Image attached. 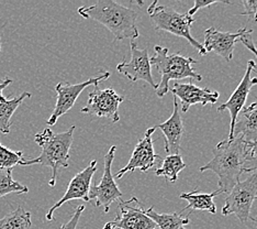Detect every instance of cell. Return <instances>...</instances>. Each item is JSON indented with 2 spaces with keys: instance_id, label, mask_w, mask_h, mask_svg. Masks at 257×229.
<instances>
[{
  "instance_id": "cell-34",
  "label": "cell",
  "mask_w": 257,
  "mask_h": 229,
  "mask_svg": "<svg viewBox=\"0 0 257 229\" xmlns=\"http://www.w3.org/2000/svg\"><path fill=\"white\" fill-rule=\"evenodd\" d=\"M252 220H255L257 222V218H252Z\"/></svg>"
},
{
  "instance_id": "cell-19",
  "label": "cell",
  "mask_w": 257,
  "mask_h": 229,
  "mask_svg": "<svg viewBox=\"0 0 257 229\" xmlns=\"http://www.w3.org/2000/svg\"><path fill=\"white\" fill-rule=\"evenodd\" d=\"M221 195L220 192L217 190L212 193H199V190H196L190 193H182L179 197L188 203L187 206L180 210V213H184V211L188 209H194V210H202V211H209L211 214L217 213V206L213 202V198L215 196Z\"/></svg>"
},
{
  "instance_id": "cell-18",
  "label": "cell",
  "mask_w": 257,
  "mask_h": 229,
  "mask_svg": "<svg viewBox=\"0 0 257 229\" xmlns=\"http://www.w3.org/2000/svg\"><path fill=\"white\" fill-rule=\"evenodd\" d=\"M233 137H241L246 142L257 141V102L239 111Z\"/></svg>"
},
{
  "instance_id": "cell-13",
  "label": "cell",
  "mask_w": 257,
  "mask_h": 229,
  "mask_svg": "<svg viewBox=\"0 0 257 229\" xmlns=\"http://www.w3.org/2000/svg\"><path fill=\"white\" fill-rule=\"evenodd\" d=\"M116 70L132 82L144 81L155 90L157 88V84L152 76L149 51L148 49H139L134 41H131V60L118 64Z\"/></svg>"
},
{
  "instance_id": "cell-33",
  "label": "cell",
  "mask_w": 257,
  "mask_h": 229,
  "mask_svg": "<svg viewBox=\"0 0 257 229\" xmlns=\"http://www.w3.org/2000/svg\"><path fill=\"white\" fill-rule=\"evenodd\" d=\"M0 53H2V43H0Z\"/></svg>"
},
{
  "instance_id": "cell-22",
  "label": "cell",
  "mask_w": 257,
  "mask_h": 229,
  "mask_svg": "<svg viewBox=\"0 0 257 229\" xmlns=\"http://www.w3.org/2000/svg\"><path fill=\"white\" fill-rule=\"evenodd\" d=\"M31 213L19 206L0 219V229H31Z\"/></svg>"
},
{
  "instance_id": "cell-31",
  "label": "cell",
  "mask_w": 257,
  "mask_h": 229,
  "mask_svg": "<svg viewBox=\"0 0 257 229\" xmlns=\"http://www.w3.org/2000/svg\"><path fill=\"white\" fill-rule=\"evenodd\" d=\"M11 83H13V80L9 79V78H5L4 80L0 81V98L4 97L3 91L5 90V88H7Z\"/></svg>"
},
{
  "instance_id": "cell-25",
  "label": "cell",
  "mask_w": 257,
  "mask_h": 229,
  "mask_svg": "<svg viewBox=\"0 0 257 229\" xmlns=\"http://www.w3.org/2000/svg\"><path fill=\"white\" fill-rule=\"evenodd\" d=\"M23 160L22 151H14L0 143V167L14 168Z\"/></svg>"
},
{
  "instance_id": "cell-23",
  "label": "cell",
  "mask_w": 257,
  "mask_h": 229,
  "mask_svg": "<svg viewBox=\"0 0 257 229\" xmlns=\"http://www.w3.org/2000/svg\"><path fill=\"white\" fill-rule=\"evenodd\" d=\"M185 168H187V164L184 162L182 156H167L163 161L161 168L157 169L155 173L157 176H164L167 181L175 183L178 179V174Z\"/></svg>"
},
{
  "instance_id": "cell-24",
  "label": "cell",
  "mask_w": 257,
  "mask_h": 229,
  "mask_svg": "<svg viewBox=\"0 0 257 229\" xmlns=\"http://www.w3.org/2000/svg\"><path fill=\"white\" fill-rule=\"evenodd\" d=\"M14 168H2L0 167V197L8 195V194H26L29 189L19 182L13 179Z\"/></svg>"
},
{
  "instance_id": "cell-28",
  "label": "cell",
  "mask_w": 257,
  "mask_h": 229,
  "mask_svg": "<svg viewBox=\"0 0 257 229\" xmlns=\"http://www.w3.org/2000/svg\"><path fill=\"white\" fill-rule=\"evenodd\" d=\"M244 11L242 16H247L249 19L257 22V0H242Z\"/></svg>"
},
{
  "instance_id": "cell-29",
  "label": "cell",
  "mask_w": 257,
  "mask_h": 229,
  "mask_svg": "<svg viewBox=\"0 0 257 229\" xmlns=\"http://www.w3.org/2000/svg\"><path fill=\"white\" fill-rule=\"evenodd\" d=\"M84 210H85V205H80V206H78L75 209L73 216L71 217V219H69L67 222H65V224H63L58 229H76L77 228L80 216H81V214H83Z\"/></svg>"
},
{
  "instance_id": "cell-2",
  "label": "cell",
  "mask_w": 257,
  "mask_h": 229,
  "mask_svg": "<svg viewBox=\"0 0 257 229\" xmlns=\"http://www.w3.org/2000/svg\"><path fill=\"white\" fill-rule=\"evenodd\" d=\"M78 14L85 19H92L106 27L114 35L115 41H134L140 37L137 28L138 14L113 0H99L91 6H83L78 8Z\"/></svg>"
},
{
  "instance_id": "cell-17",
  "label": "cell",
  "mask_w": 257,
  "mask_h": 229,
  "mask_svg": "<svg viewBox=\"0 0 257 229\" xmlns=\"http://www.w3.org/2000/svg\"><path fill=\"white\" fill-rule=\"evenodd\" d=\"M156 129L164 133L165 136V151L168 156L179 155L180 142L185 133V127L182 117L179 115L177 98L174 97V110L172 116L161 125L156 126Z\"/></svg>"
},
{
  "instance_id": "cell-3",
  "label": "cell",
  "mask_w": 257,
  "mask_h": 229,
  "mask_svg": "<svg viewBox=\"0 0 257 229\" xmlns=\"http://www.w3.org/2000/svg\"><path fill=\"white\" fill-rule=\"evenodd\" d=\"M76 127L72 126L64 132H54L52 129L46 128L43 131L38 132L34 136V141L41 146V155L34 159H23L19 162L21 167H30L40 164L52 169V178L49 182L51 187L55 186L58 170L67 168L69 164V151H71Z\"/></svg>"
},
{
  "instance_id": "cell-8",
  "label": "cell",
  "mask_w": 257,
  "mask_h": 229,
  "mask_svg": "<svg viewBox=\"0 0 257 229\" xmlns=\"http://www.w3.org/2000/svg\"><path fill=\"white\" fill-rule=\"evenodd\" d=\"M109 78H110V73L104 72L100 75L96 76V78H91L89 80L83 82V83L69 84L67 82L58 83L55 86V91L57 93L56 104H55L53 113H52L51 117L48 120V125L54 126L60 117L68 113V111L74 107V105L76 101H77V98L79 97L80 94L83 93L87 87L90 85L98 87L99 83L108 80Z\"/></svg>"
},
{
  "instance_id": "cell-4",
  "label": "cell",
  "mask_w": 257,
  "mask_h": 229,
  "mask_svg": "<svg viewBox=\"0 0 257 229\" xmlns=\"http://www.w3.org/2000/svg\"><path fill=\"white\" fill-rule=\"evenodd\" d=\"M155 55L150 58L151 65H154L161 75V82L156 88V95L160 98L164 97L169 92V82H178L184 79L202 81V76L198 74L192 64L197 63L195 58L184 56L179 53L169 54L167 48L161 45L154 46Z\"/></svg>"
},
{
  "instance_id": "cell-7",
  "label": "cell",
  "mask_w": 257,
  "mask_h": 229,
  "mask_svg": "<svg viewBox=\"0 0 257 229\" xmlns=\"http://www.w3.org/2000/svg\"><path fill=\"white\" fill-rule=\"evenodd\" d=\"M116 151V146L112 145L108 151V154L104 156V169L101 180L95 182V184L91 185L89 191V201L95 199L97 207H103L104 213H108L111 204L114 201L121 199L123 194L116 185L114 181V176L111 171L114 155Z\"/></svg>"
},
{
  "instance_id": "cell-15",
  "label": "cell",
  "mask_w": 257,
  "mask_h": 229,
  "mask_svg": "<svg viewBox=\"0 0 257 229\" xmlns=\"http://www.w3.org/2000/svg\"><path fill=\"white\" fill-rule=\"evenodd\" d=\"M247 30V28H242L234 33L222 32L214 27H211L204 30V42L202 46L207 53L213 52L224 58L226 62H231L236 42Z\"/></svg>"
},
{
  "instance_id": "cell-20",
  "label": "cell",
  "mask_w": 257,
  "mask_h": 229,
  "mask_svg": "<svg viewBox=\"0 0 257 229\" xmlns=\"http://www.w3.org/2000/svg\"><path fill=\"white\" fill-rule=\"evenodd\" d=\"M32 97L31 93L23 92L21 95L7 99L5 97L0 98V132L7 134L10 132L11 118L15 115L16 110L23 103L26 98Z\"/></svg>"
},
{
  "instance_id": "cell-32",
  "label": "cell",
  "mask_w": 257,
  "mask_h": 229,
  "mask_svg": "<svg viewBox=\"0 0 257 229\" xmlns=\"http://www.w3.org/2000/svg\"><path fill=\"white\" fill-rule=\"evenodd\" d=\"M102 229H121V228H119V227H115V226H112L110 224V222H107L106 225L103 226V228Z\"/></svg>"
},
{
  "instance_id": "cell-35",
  "label": "cell",
  "mask_w": 257,
  "mask_h": 229,
  "mask_svg": "<svg viewBox=\"0 0 257 229\" xmlns=\"http://www.w3.org/2000/svg\"><path fill=\"white\" fill-rule=\"evenodd\" d=\"M179 229H186V228H185V227H182V228H179Z\"/></svg>"
},
{
  "instance_id": "cell-9",
  "label": "cell",
  "mask_w": 257,
  "mask_h": 229,
  "mask_svg": "<svg viewBox=\"0 0 257 229\" xmlns=\"http://www.w3.org/2000/svg\"><path fill=\"white\" fill-rule=\"evenodd\" d=\"M123 101L124 97L116 94L113 88L100 90L99 87H95L93 91L89 93L88 102L84 108H81V113L103 117L115 123L120 120L119 106Z\"/></svg>"
},
{
  "instance_id": "cell-10",
  "label": "cell",
  "mask_w": 257,
  "mask_h": 229,
  "mask_svg": "<svg viewBox=\"0 0 257 229\" xmlns=\"http://www.w3.org/2000/svg\"><path fill=\"white\" fill-rule=\"evenodd\" d=\"M97 171V160H92L88 166L80 172L76 174L68 184L66 192L63 197L52 206L45 215L46 220L54 219V211L60 208L62 205L68 203L73 199H83L85 202H89V191L91 187V180L93 174Z\"/></svg>"
},
{
  "instance_id": "cell-14",
  "label": "cell",
  "mask_w": 257,
  "mask_h": 229,
  "mask_svg": "<svg viewBox=\"0 0 257 229\" xmlns=\"http://www.w3.org/2000/svg\"><path fill=\"white\" fill-rule=\"evenodd\" d=\"M256 68V63L255 61L250 60L247 62L246 70H245V74L241 81V83L238 84L236 90L233 92L230 98L227 99V102L222 104L218 107V111H224L229 110L230 116H231V125H230V134L229 139H233V130H234V126L236 122V118L241 111L245 103H246V99L248 94L252 90L253 86L257 84V78H252V72Z\"/></svg>"
},
{
  "instance_id": "cell-30",
  "label": "cell",
  "mask_w": 257,
  "mask_h": 229,
  "mask_svg": "<svg viewBox=\"0 0 257 229\" xmlns=\"http://www.w3.org/2000/svg\"><path fill=\"white\" fill-rule=\"evenodd\" d=\"M252 33H253V30H250V29H248L247 32H245L242 38L239 39V41H241V43L245 46V48L248 49L250 52H253L255 56L257 57V49H256V45H255V42L254 40L252 38Z\"/></svg>"
},
{
  "instance_id": "cell-21",
  "label": "cell",
  "mask_w": 257,
  "mask_h": 229,
  "mask_svg": "<svg viewBox=\"0 0 257 229\" xmlns=\"http://www.w3.org/2000/svg\"><path fill=\"white\" fill-rule=\"evenodd\" d=\"M143 211L145 215L156 222L159 229H179L189 224V215L183 217L180 211L173 214H161L155 211L153 206L143 209Z\"/></svg>"
},
{
  "instance_id": "cell-27",
  "label": "cell",
  "mask_w": 257,
  "mask_h": 229,
  "mask_svg": "<svg viewBox=\"0 0 257 229\" xmlns=\"http://www.w3.org/2000/svg\"><path fill=\"white\" fill-rule=\"evenodd\" d=\"M217 4H226V5H230L231 3L230 2H225V0H211V2H204V0H195V5L194 7H192L188 13H187V15H188L189 17H194V15L196 13H198L200 9H203V8H207V7H210V6H213V5H217Z\"/></svg>"
},
{
  "instance_id": "cell-1",
  "label": "cell",
  "mask_w": 257,
  "mask_h": 229,
  "mask_svg": "<svg viewBox=\"0 0 257 229\" xmlns=\"http://www.w3.org/2000/svg\"><path fill=\"white\" fill-rule=\"evenodd\" d=\"M249 152V142L241 137L225 139L212 150L213 159L206 166L201 167L200 172L212 171L219 178L220 194H229L239 176L245 173Z\"/></svg>"
},
{
  "instance_id": "cell-11",
  "label": "cell",
  "mask_w": 257,
  "mask_h": 229,
  "mask_svg": "<svg viewBox=\"0 0 257 229\" xmlns=\"http://www.w3.org/2000/svg\"><path fill=\"white\" fill-rule=\"evenodd\" d=\"M156 130V128H149L145 132L144 138L140 139L133 150V154L128 160L127 164L122 168L118 173H115L114 178L121 179L127 172H133L136 170H140L141 172H147L149 170L153 169L157 160H160L161 157L157 156L154 152V140L152 139V134Z\"/></svg>"
},
{
  "instance_id": "cell-26",
  "label": "cell",
  "mask_w": 257,
  "mask_h": 229,
  "mask_svg": "<svg viewBox=\"0 0 257 229\" xmlns=\"http://www.w3.org/2000/svg\"><path fill=\"white\" fill-rule=\"evenodd\" d=\"M254 171H257V141H255V142H249V152L245 173H252Z\"/></svg>"
},
{
  "instance_id": "cell-16",
  "label": "cell",
  "mask_w": 257,
  "mask_h": 229,
  "mask_svg": "<svg viewBox=\"0 0 257 229\" xmlns=\"http://www.w3.org/2000/svg\"><path fill=\"white\" fill-rule=\"evenodd\" d=\"M174 96L180 99L183 113H187L191 106L200 104L202 106L207 104H215L218 102L220 94L217 91H211L208 87H198L194 84L178 83L175 82L172 88H169Z\"/></svg>"
},
{
  "instance_id": "cell-6",
  "label": "cell",
  "mask_w": 257,
  "mask_h": 229,
  "mask_svg": "<svg viewBox=\"0 0 257 229\" xmlns=\"http://www.w3.org/2000/svg\"><path fill=\"white\" fill-rule=\"evenodd\" d=\"M257 199V171L249 174L247 179L238 181L225 198V204L222 208V215H235L241 222H246L252 217L249 216L253 203Z\"/></svg>"
},
{
  "instance_id": "cell-5",
  "label": "cell",
  "mask_w": 257,
  "mask_h": 229,
  "mask_svg": "<svg viewBox=\"0 0 257 229\" xmlns=\"http://www.w3.org/2000/svg\"><path fill=\"white\" fill-rule=\"evenodd\" d=\"M148 14L156 31H165L184 38L199 52L201 56L207 54L202 44L198 42L190 32L192 23L196 21L195 18L189 17L187 14H179L168 6H159L157 2L150 5Z\"/></svg>"
},
{
  "instance_id": "cell-12",
  "label": "cell",
  "mask_w": 257,
  "mask_h": 229,
  "mask_svg": "<svg viewBox=\"0 0 257 229\" xmlns=\"http://www.w3.org/2000/svg\"><path fill=\"white\" fill-rule=\"evenodd\" d=\"M143 209L137 197L126 202L120 199L119 211L115 218L109 222L121 229H159L156 222L145 215Z\"/></svg>"
}]
</instances>
